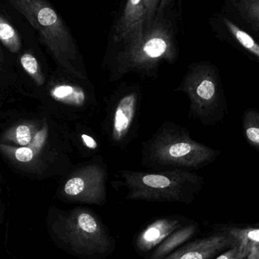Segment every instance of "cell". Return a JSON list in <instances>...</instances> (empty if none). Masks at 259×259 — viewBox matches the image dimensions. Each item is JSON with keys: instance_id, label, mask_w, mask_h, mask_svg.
Instances as JSON below:
<instances>
[{"instance_id": "cell-11", "label": "cell", "mask_w": 259, "mask_h": 259, "mask_svg": "<svg viewBox=\"0 0 259 259\" xmlns=\"http://www.w3.org/2000/svg\"><path fill=\"white\" fill-rule=\"evenodd\" d=\"M208 22L214 38L228 43L250 60L259 64V42L249 32L222 11L213 15Z\"/></svg>"}, {"instance_id": "cell-16", "label": "cell", "mask_w": 259, "mask_h": 259, "mask_svg": "<svg viewBox=\"0 0 259 259\" xmlns=\"http://www.w3.org/2000/svg\"><path fill=\"white\" fill-rule=\"evenodd\" d=\"M71 141L83 158H92L100 155L101 144L98 135L86 123H75L71 132Z\"/></svg>"}, {"instance_id": "cell-23", "label": "cell", "mask_w": 259, "mask_h": 259, "mask_svg": "<svg viewBox=\"0 0 259 259\" xmlns=\"http://www.w3.org/2000/svg\"><path fill=\"white\" fill-rule=\"evenodd\" d=\"M239 249L238 246L237 245H234L232 248L227 251V252H224L222 255H219L216 259H231L234 258L237 253H238Z\"/></svg>"}, {"instance_id": "cell-2", "label": "cell", "mask_w": 259, "mask_h": 259, "mask_svg": "<svg viewBox=\"0 0 259 259\" xmlns=\"http://www.w3.org/2000/svg\"><path fill=\"white\" fill-rule=\"evenodd\" d=\"M220 154V151L195 141L186 127L164 121L143 143L141 164L155 171H192L211 164Z\"/></svg>"}, {"instance_id": "cell-19", "label": "cell", "mask_w": 259, "mask_h": 259, "mask_svg": "<svg viewBox=\"0 0 259 259\" xmlns=\"http://www.w3.org/2000/svg\"><path fill=\"white\" fill-rule=\"evenodd\" d=\"M229 233L245 258L250 252L259 249V229H232Z\"/></svg>"}, {"instance_id": "cell-9", "label": "cell", "mask_w": 259, "mask_h": 259, "mask_svg": "<svg viewBox=\"0 0 259 259\" xmlns=\"http://www.w3.org/2000/svg\"><path fill=\"white\" fill-rule=\"evenodd\" d=\"M67 173L58 193L62 201L96 206L107 204L109 167L101 155L74 166Z\"/></svg>"}, {"instance_id": "cell-3", "label": "cell", "mask_w": 259, "mask_h": 259, "mask_svg": "<svg viewBox=\"0 0 259 259\" xmlns=\"http://www.w3.org/2000/svg\"><path fill=\"white\" fill-rule=\"evenodd\" d=\"M50 230L56 243L80 259H105L116 249V240L103 218L92 208L78 205L55 209Z\"/></svg>"}, {"instance_id": "cell-4", "label": "cell", "mask_w": 259, "mask_h": 259, "mask_svg": "<svg viewBox=\"0 0 259 259\" xmlns=\"http://www.w3.org/2000/svg\"><path fill=\"white\" fill-rule=\"evenodd\" d=\"M115 176L114 187H124L127 200L159 203L190 205L203 184L202 176L186 170H121Z\"/></svg>"}, {"instance_id": "cell-14", "label": "cell", "mask_w": 259, "mask_h": 259, "mask_svg": "<svg viewBox=\"0 0 259 259\" xmlns=\"http://www.w3.org/2000/svg\"><path fill=\"white\" fill-rule=\"evenodd\" d=\"M222 12L259 40V0H228Z\"/></svg>"}, {"instance_id": "cell-15", "label": "cell", "mask_w": 259, "mask_h": 259, "mask_svg": "<svg viewBox=\"0 0 259 259\" xmlns=\"http://www.w3.org/2000/svg\"><path fill=\"white\" fill-rule=\"evenodd\" d=\"M199 226L195 221L184 225L169 236L159 246H157L145 259H164L173 253L178 248L190 241L197 233Z\"/></svg>"}, {"instance_id": "cell-24", "label": "cell", "mask_w": 259, "mask_h": 259, "mask_svg": "<svg viewBox=\"0 0 259 259\" xmlns=\"http://www.w3.org/2000/svg\"><path fill=\"white\" fill-rule=\"evenodd\" d=\"M245 259H259V249L250 252L249 255H246Z\"/></svg>"}, {"instance_id": "cell-12", "label": "cell", "mask_w": 259, "mask_h": 259, "mask_svg": "<svg viewBox=\"0 0 259 259\" xmlns=\"http://www.w3.org/2000/svg\"><path fill=\"white\" fill-rule=\"evenodd\" d=\"M191 221L181 214L157 217L135 234L133 239V247L138 255L145 258L169 236Z\"/></svg>"}, {"instance_id": "cell-21", "label": "cell", "mask_w": 259, "mask_h": 259, "mask_svg": "<svg viewBox=\"0 0 259 259\" xmlns=\"http://www.w3.org/2000/svg\"><path fill=\"white\" fill-rule=\"evenodd\" d=\"M0 151L9 159L22 164H28L39 158L32 149L28 147H15L0 143Z\"/></svg>"}, {"instance_id": "cell-10", "label": "cell", "mask_w": 259, "mask_h": 259, "mask_svg": "<svg viewBox=\"0 0 259 259\" xmlns=\"http://www.w3.org/2000/svg\"><path fill=\"white\" fill-rule=\"evenodd\" d=\"M161 0H128L121 3L112 23L108 46L129 41L152 27Z\"/></svg>"}, {"instance_id": "cell-1", "label": "cell", "mask_w": 259, "mask_h": 259, "mask_svg": "<svg viewBox=\"0 0 259 259\" xmlns=\"http://www.w3.org/2000/svg\"><path fill=\"white\" fill-rule=\"evenodd\" d=\"M181 3L161 0L150 28L125 42L108 46L103 67L109 71L110 82L129 74L155 79L163 64L176 62L180 50Z\"/></svg>"}, {"instance_id": "cell-7", "label": "cell", "mask_w": 259, "mask_h": 259, "mask_svg": "<svg viewBox=\"0 0 259 259\" xmlns=\"http://www.w3.org/2000/svg\"><path fill=\"white\" fill-rule=\"evenodd\" d=\"M142 89L136 84H124L107 100L102 132L111 145L124 149L138 135Z\"/></svg>"}, {"instance_id": "cell-5", "label": "cell", "mask_w": 259, "mask_h": 259, "mask_svg": "<svg viewBox=\"0 0 259 259\" xmlns=\"http://www.w3.org/2000/svg\"><path fill=\"white\" fill-rule=\"evenodd\" d=\"M9 3L38 32L59 68L78 77L90 79L74 36L50 3L44 0H11Z\"/></svg>"}, {"instance_id": "cell-20", "label": "cell", "mask_w": 259, "mask_h": 259, "mask_svg": "<svg viewBox=\"0 0 259 259\" xmlns=\"http://www.w3.org/2000/svg\"><path fill=\"white\" fill-rule=\"evenodd\" d=\"M0 41L12 53H17L21 47V39L17 30L0 14Z\"/></svg>"}, {"instance_id": "cell-22", "label": "cell", "mask_w": 259, "mask_h": 259, "mask_svg": "<svg viewBox=\"0 0 259 259\" xmlns=\"http://www.w3.org/2000/svg\"><path fill=\"white\" fill-rule=\"evenodd\" d=\"M23 68L34 81L38 86H42L46 82V76L38 62L37 59L31 53H26L20 59Z\"/></svg>"}, {"instance_id": "cell-8", "label": "cell", "mask_w": 259, "mask_h": 259, "mask_svg": "<svg viewBox=\"0 0 259 259\" xmlns=\"http://www.w3.org/2000/svg\"><path fill=\"white\" fill-rule=\"evenodd\" d=\"M58 70L49 83V97L67 119L88 124L100 110L94 85L90 79L78 77L59 67Z\"/></svg>"}, {"instance_id": "cell-18", "label": "cell", "mask_w": 259, "mask_h": 259, "mask_svg": "<svg viewBox=\"0 0 259 259\" xmlns=\"http://www.w3.org/2000/svg\"><path fill=\"white\" fill-rule=\"evenodd\" d=\"M242 129L246 142L259 152V109L248 108L242 117Z\"/></svg>"}, {"instance_id": "cell-17", "label": "cell", "mask_w": 259, "mask_h": 259, "mask_svg": "<svg viewBox=\"0 0 259 259\" xmlns=\"http://www.w3.org/2000/svg\"><path fill=\"white\" fill-rule=\"evenodd\" d=\"M42 123V120L40 123L27 121L15 125L3 133L1 141L14 143L20 147H27L31 142Z\"/></svg>"}, {"instance_id": "cell-26", "label": "cell", "mask_w": 259, "mask_h": 259, "mask_svg": "<svg viewBox=\"0 0 259 259\" xmlns=\"http://www.w3.org/2000/svg\"><path fill=\"white\" fill-rule=\"evenodd\" d=\"M3 61H4V57H3V52L0 50V67L3 65Z\"/></svg>"}, {"instance_id": "cell-6", "label": "cell", "mask_w": 259, "mask_h": 259, "mask_svg": "<svg viewBox=\"0 0 259 259\" xmlns=\"http://www.w3.org/2000/svg\"><path fill=\"white\" fill-rule=\"evenodd\" d=\"M175 91L190 100L188 117L205 126L223 123L228 114V102L220 71L210 61L193 62Z\"/></svg>"}, {"instance_id": "cell-25", "label": "cell", "mask_w": 259, "mask_h": 259, "mask_svg": "<svg viewBox=\"0 0 259 259\" xmlns=\"http://www.w3.org/2000/svg\"><path fill=\"white\" fill-rule=\"evenodd\" d=\"M231 259H245V256L244 255H243V252H242L240 249V251H239L238 253H237V255H236L234 257V258H232Z\"/></svg>"}, {"instance_id": "cell-13", "label": "cell", "mask_w": 259, "mask_h": 259, "mask_svg": "<svg viewBox=\"0 0 259 259\" xmlns=\"http://www.w3.org/2000/svg\"><path fill=\"white\" fill-rule=\"evenodd\" d=\"M235 245L230 233H219L186 243L164 259H210Z\"/></svg>"}]
</instances>
